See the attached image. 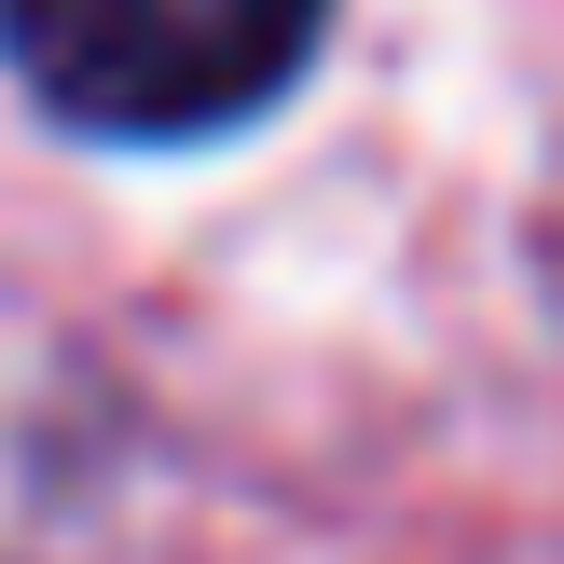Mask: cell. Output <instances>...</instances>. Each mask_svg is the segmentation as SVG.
<instances>
[{
    "label": "cell",
    "instance_id": "obj_1",
    "mask_svg": "<svg viewBox=\"0 0 564 564\" xmlns=\"http://www.w3.org/2000/svg\"><path fill=\"white\" fill-rule=\"evenodd\" d=\"M330 0H0L14 83L83 138H220L275 110Z\"/></svg>",
    "mask_w": 564,
    "mask_h": 564
}]
</instances>
